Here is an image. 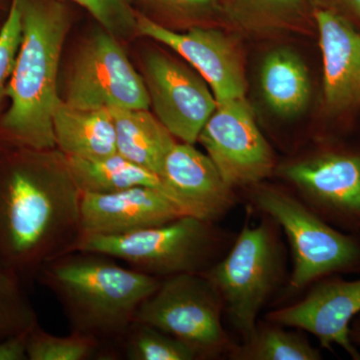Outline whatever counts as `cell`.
Wrapping results in <instances>:
<instances>
[{
  "label": "cell",
  "instance_id": "15",
  "mask_svg": "<svg viewBox=\"0 0 360 360\" xmlns=\"http://www.w3.org/2000/svg\"><path fill=\"white\" fill-rule=\"evenodd\" d=\"M182 215L165 194L149 187L82 193L80 198L82 236H122L168 224Z\"/></svg>",
  "mask_w": 360,
  "mask_h": 360
},
{
  "label": "cell",
  "instance_id": "9",
  "mask_svg": "<svg viewBox=\"0 0 360 360\" xmlns=\"http://www.w3.org/2000/svg\"><path fill=\"white\" fill-rule=\"evenodd\" d=\"M63 101L82 110L150 108L143 77L118 39L104 30L92 34L73 59Z\"/></svg>",
  "mask_w": 360,
  "mask_h": 360
},
{
  "label": "cell",
  "instance_id": "31",
  "mask_svg": "<svg viewBox=\"0 0 360 360\" xmlns=\"http://www.w3.org/2000/svg\"><path fill=\"white\" fill-rule=\"evenodd\" d=\"M360 22V0H340Z\"/></svg>",
  "mask_w": 360,
  "mask_h": 360
},
{
  "label": "cell",
  "instance_id": "5",
  "mask_svg": "<svg viewBox=\"0 0 360 360\" xmlns=\"http://www.w3.org/2000/svg\"><path fill=\"white\" fill-rule=\"evenodd\" d=\"M248 205L269 215L290 245L292 269L283 297L333 274H360V233L336 229L288 186L260 182L245 189Z\"/></svg>",
  "mask_w": 360,
  "mask_h": 360
},
{
  "label": "cell",
  "instance_id": "26",
  "mask_svg": "<svg viewBox=\"0 0 360 360\" xmlns=\"http://www.w3.org/2000/svg\"><path fill=\"white\" fill-rule=\"evenodd\" d=\"M169 25L205 26L224 11V0H132ZM187 28V30H188Z\"/></svg>",
  "mask_w": 360,
  "mask_h": 360
},
{
  "label": "cell",
  "instance_id": "14",
  "mask_svg": "<svg viewBox=\"0 0 360 360\" xmlns=\"http://www.w3.org/2000/svg\"><path fill=\"white\" fill-rule=\"evenodd\" d=\"M161 179L167 198L184 215L219 224L239 203L236 189L194 144L176 141L165 158Z\"/></svg>",
  "mask_w": 360,
  "mask_h": 360
},
{
  "label": "cell",
  "instance_id": "22",
  "mask_svg": "<svg viewBox=\"0 0 360 360\" xmlns=\"http://www.w3.org/2000/svg\"><path fill=\"white\" fill-rule=\"evenodd\" d=\"M224 8L239 27L267 32L296 25L304 14L305 0H229Z\"/></svg>",
  "mask_w": 360,
  "mask_h": 360
},
{
  "label": "cell",
  "instance_id": "21",
  "mask_svg": "<svg viewBox=\"0 0 360 360\" xmlns=\"http://www.w3.org/2000/svg\"><path fill=\"white\" fill-rule=\"evenodd\" d=\"M231 360H321V350L310 343L304 331L260 319L248 340L232 345Z\"/></svg>",
  "mask_w": 360,
  "mask_h": 360
},
{
  "label": "cell",
  "instance_id": "1",
  "mask_svg": "<svg viewBox=\"0 0 360 360\" xmlns=\"http://www.w3.org/2000/svg\"><path fill=\"white\" fill-rule=\"evenodd\" d=\"M82 191L58 149L0 141V272L27 285L82 238Z\"/></svg>",
  "mask_w": 360,
  "mask_h": 360
},
{
  "label": "cell",
  "instance_id": "32",
  "mask_svg": "<svg viewBox=\"0 0 360 360\" xmlns=\"http://www.w3.org/2000/svg\"><path fill=\"white\" fill-rule=\"evenodd\" d=\"M2 0H0V6H1Z\"/></svg>",
  "mask_w": 360,
  "mask_h": 360
},
{
  "label": "cell",
  "instance_id": "24",
  "mask_svg": "<svg viewBox=\"0 0 360 360\" xmlns=\"http://www.w3.org/2000/svg\"><path fill=\"white\" fill-rule=\"evenodd\" d=\"M26 354L30 360L103 359V345L94 338L75 333L51 335L39 323L28 333Z\"/></svg>",
  "mask_w": 360,
  "mask_h": 360
},
{
  "label": "cell",
  "instance_id": "8",
  "mask_svg": "<svg viewBox=\"0 0 360 360\" xmlns=\"http://www.w3.org/2000/svg\"><path fill=\"white\" fill-rule=\"evenodd\" d=\"M274 174L328 224L360 233V149L319 148L278 163Z\"/></svg>",
  "mask_w": 360,
  "mask_h": 360
},
{
  "label": "cell",
  "instance_id": "4",
  "mask_svg": "<svg viewBox=\"0 0 360 360\" xmlns=\"http://www.w3.org/2000/svg\"><path fill=\"white\" fill-rule=\"evenodd\" d=\"M283 231L269 215L259 222L246 219L224 257L203 272L224 304V317L248 340L266 305L288 285V250Z\"/></svg>",
  "mask_w": 360,
  "mask_h": 360
},
{
  "label": "cell",
  "instance_id": "17",
  "mask_svg": "<svg viewBox=\"0 0 360 360\" xmlns=\"http://www.w3.org/2000/svg\"><path fill=\"white\" fill-rule=\"evenodd\" d=\"M56 149L68 158L101 160L117 153L110 108L82 110L58 101L53 115Z\"/></svg>",
  "mask_w": 360,
  "mask_h": 360
},
{
  "label": "cell",
  "instance_id": "19",
  "mask_svg": "<svg viewBox=\"0 0 360 360\" xmlns=\"http://www.w3.org/2000/svg\"><path fill=\"white\" fill-rule=\"evenodd\" d=\"M260 89L265 103L283 120H292L307 110L311 96L309 70L302 59L288 49L265 56L260 68Z\"/></svg>",
  "mask_w": 360,
  "mask_h": 360
},
{
  "label": "cell",
  "instance_id": "23",
  "mask_svg": "<svg viewBox=\"0 0 360 360\" xmlns=\"http://www.w3.org/2000/svg\"><path fill=\"white\" fill-rule=\"evenodd\" d=\"M198 360L195 354L181 341L160 329L134 321L115 349V359Z\"/></svg>",
  "mask_w": 360,
  "mask_h": 360
},
{
  "label": "cell",
  "instance_id": "2",
  "mask_svg": "<svg viewBox=\"0 0 360 360\" xmlns=\"http://www.w3.org/2000/svg\"><path fill=\"white\" fill-rule=\"evenodd\" d=\"M21 41L0 115V141L33 149H56L53 115L59 61L70 14L63 0H20Z\"/></svg>",
  "mask_w": 360,
  "mask_h": 360
},
{
  "label": "cell",
  "instance_id": "27",
  "mask_svg": "<svg viewBox=\"0 0 360 360\" xmlns=\"http://www.w3.org/2000/svg\"><path fill=\"white\" fill-rule=\"evenodd\" d=\"M65 1V0H63ZM89 11L103 30L116 39H127L137 34L136 11L132 0H68Z\"/></svg>",
  "mask_w": 360,
  "mask_h": 360
},
{
  "label": "cell",
  "instance_id": "20",
  "mask_svg": "<svg viewBox=\"0 0 360 360\" xmlns=\"http://www.w3.org/2000/svg\"><path fill=\"white\" fill-rule=\"evenodd\" d=\"M65 160L73 181L82 193H115L142 186L156 189L167 198L160 175L118 153L94 160L65 156Z\"/></svg>",
  "mask_w": 360,
  "mask_h": 360
},
{
  "label": "cell",
  "instance_id": "18",
  "mask_svg": "<svg viewBox=\"0 0 360 360\" xmlns=\"http://www.w3.org/2000/svg\"><path fill=\"white\" fill-rule=\"evenodd\" d=\"M110 110L118 155L161 177L165 158L176 143L174 135L148 110Z\"/></svg>",
  "mask_w": 360,
  "mask_h": 360
},
{
  "label": "cell",
  "instance_id": "25",
  "mask_svg": "<svg viewBox=\"0 0 360 360\" xmlns=\"http://www.w3.org/2000/svg\"><path fill=\"white\" fill-rule=\"evenodd\" d=\"M25 288L18 277L0 272V340L28 333L39 323Z\"/></svg>",
  "mask_w": 360,
  "mask_h": 360
},
{
  "label": "cell",
  "instance_id": "28",
  "mask_svg": "<svg viewBox=\"0 0 360 360\" xmlns=\"http://www.w3.org/2000/svg\"><path fill=\"white\" fill-rule=\"evenodd\" d=\"M21 41L20 0H11L2 25L0 26V110L6 98V90L13 73Z\"/></svg>",
  "mask_w": 360,
  "mask_h": 360
},
{
  "label": "cell",
  "instance_id": "12",
  "mask_svg": "<svg viewBox=\"0 0 360 360\" xmlns=\"http://www.w3.org/2000/svg\"><path fill=\"white\" fill-rule=\"evenodd\" d=\"M136 32L181 56L207 82L217 103L245 96L243 53L231 35L207 26H193L179 32L141 11H136Z\"/></svg>",
  "mask_w": 360,
  "mask_h": 360
},
{
  "label": "cell",
  "instance_id": "29",
  "mask_svg": "<svg viewBox=\"0 0 360 360\" xmlns=\"http://www.w3.org/2000/svg\"><path fill=\"white\" fill-rule=\"evenodd\" d=\"M28 333L0 340V360L27 359L26 338Z\"/></svg>",
  "mask_w": 360,
  "mask_h": 360
},
{
  "label": "cell",
  "instance_id": "30",
  "mask_svg": "<svg viewBox=\"0 0 360 360\" xmlns=\"http://www.w3.org/2000/svg\"><path fill=\"white\" fill-rule=\"evenodd\" d=\"M349 338L355 347L360 348V314L350 324Z\"/></svg>",
  "mask_w": 360,
  "mask_h": 360
},
{
  "label": "cell",
  "instance_id": "11",
  "mask_svg": "<svg viewBox=\"0 0 360 360\" xmlns=\"http://www.w3.org/2000/svg\"><path fill=\"white\" fill-rule=\"evenodd\" d=\"M143 79L158 120L180 142H198L217 106L207 82L193 68L158 51L144 56Z\"/></svg>",
  "mask_w": 360,
  "mask_h": 360
},
{
  "label": "cell",
  "instance_id": "13",
  "mask_svg": "<svg viewBox=\"0 0 360 360\" xmlns=\"http://www.w3.org/2000/svg\"><path fill=\"white\" fill-rule=\"evenodd\" d=\"M360 314V277L333 274L315 281L300 300L269 310L264 319L310 333L321 349L342 348L354 360L360 352L349 338L350 324Z\"/></svg>",
  "mask_w": 360,
  "mask_h": 360
},
{
  "label": "cell",
  "instance_id": "16",
  "mask_svg": "<svg viewBox=\"0 0 360 360\" xmlns=\"http://www.w3.org/2000/svg\"><path fill=\"white\" fill-rule=\"evenodd\" d=\"M314 20L323 61V103L329 115L360 105V32L340 13L317 8Z\"/></svg>",
  "mask_w": 360,
  "mask_h": 360
},
{
  "label": "cell",
  "instance_id": "6",
  "mask_svg": "<svg viewBox=\"0 0 360 360\" xmlns=\"http://www.w3.org/2000/svg\"><path fill=\"white\" fill-rule=\"evenodd\" d=\"M236 236L219 224L182 215L168 224L122 236L84 234L75 251L108 255L162 279L203 274L224 257Z\"/></svg>",
  "mask_w": 360,
  "mask_h": 360
},
{
  "label": "cell",
  "instance_id": "3",
  "mask_svg": "<svg viewBox=\"0 0 360 360\" xmlns=\"http://www.w3.org/2000/svg\"><path fill=\"white\" fill-rule=\"evenodd\" d=\"M37 279L58 298L70 333L90 336L103 345V359H115L116 347L137 310L161 281L89 251H72L52 260Z\"/></svg>",
  "mask_w": 360,
  "mask_h": 360
},
{
  "label": "cell",
  "instance_id": "7",
  "mask_svg": "<svg viewBox=\"0 0 360 360\" xmlns=\"http://www.w3.org/2000/svg\"><path fill=\"white\" fill-rule=\"evenodd\" d=\"M224 304L202 274L165 277L141 303L135 321L174 336L191 348L198 360L226 359L236 343L224 324Z\"/></svg>",
  "mask_w": 360,
  "mask_h": 360
},
{
  "label": "cell",
  "instance_id": "10",
  "mask_svg": "<svg viewBox=\"0 0 360 360\" xmlns=\"http://www.w3.org/2000/svg\"><path fill=\"white\" fill-rule=\"evenodd\" d=\"M198 141L234 189L265 181L274 175L278 165L245 96L217 103Z\"/></svg>",
  "mask_w": 360,
  "mask_h": 360
}]
</instances>
